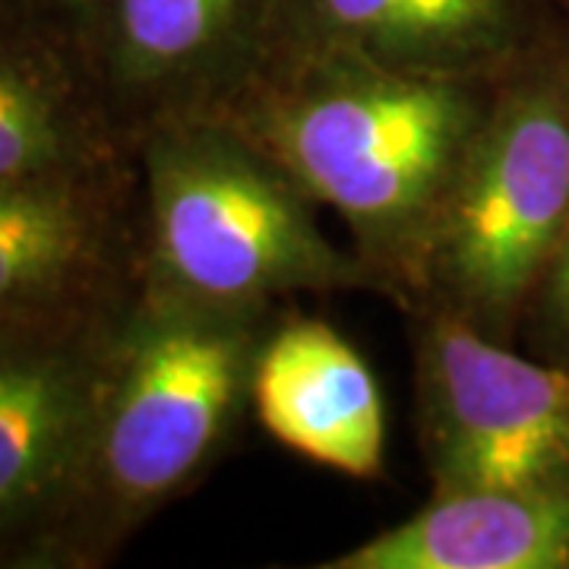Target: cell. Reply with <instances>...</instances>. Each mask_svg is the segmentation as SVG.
I'll return each mask as SVG.
<instances>
[{"label":"cell","instance_id":"1","mask_svg":"<svg viewBox=\"0 0 569 569\" xmlns=\"http://www.w3.org/2000/svg\"><path fill=\"white\" fill-rule=\"evenodd\" d=\"M493 80L406 73L351 54H276L222 118L346 224L377 295L408 305Z\"/></svg>","mask_w":569,"mask_h":569},{"label":"cell","instance_id":"2","mask_svg":"<svg viewBox=\"0 0 569 569\" xmlns=\"http://www.w3.org/2000/svg\"><path fill=\"white\" fill-rule=\"evenodd\" d=\"M279 310H206L142 284L130 295L104 336L67 507L32 569L108 567L203 485L250 418L253 361Z\"/></svg>","mask_w":569,"mask_h":569},{"label":"cell","instance_id":"3","mask_svg":"<svg viewBox=\"0 0 569 569\" xmlns=\"http://www.w3.org/2000/svg\"><path fill=\"white\" fill-rule=\"evenodd\" d=\"M140 284L181 305L266 313L298 295L373 291L282 164L222 114L164 118L137 142Z\"/></svg>","mask_w":569,"mask_h":569},{"label":"cell","instance_id":"4","mask_svg":"<svg viewBox=\"0 0 569 569\" xmlns=\"http://www.w3.org/2000/svg\"><path fill=\"white\" fill-rule=\"evenodd\" d=\"M569 222V20L497 73L408 298L519 346L529 295Z\"/></svg>","mask_w":569,"mask_h":569},{"label":"cell","instance_id":"5","mask_svg":"<svg viewBox=\"0 0 569 569\" xmlns=\"http://www.w3.org/2000/svg\"><path fill=\"white\" fill-rule=\"evenodd\" d=\"M402 313L430 493L569 475V367L490 339L440 307Z\"/></svg>","mask_w":569,"mask_h":569},{"label":"cell","instance_id":"6","mask_svg":"<svg viewBox=\"0 0 569 569\" xmlns=\"http://www.w3.org/2000/svg\"><path fill=\"white\" fill-rule=\"evenodd\" d=\"M140 276L137 152L102 171L0 181V332L99 320Z\"/></svg>","mask_w":569,"mask_h":569},{"label":"cell","instance_id":"7","mask_svg":"<svg viewBox=\"0 0 569 569\" xmlns=\"http://www.w3.org/2000/svg\"><path fill=\"white\" fill-rule=\"evenodd\" d=\"M288 0H99L80 58L121 133L164 118L224 114L282 26Z\"/></svg>","mask_w":569,"mask_h":569},{"label":"cell","instance_id":"8","mask_svg":"<svg viewBox=\"0 0 569 569\" xmlns=\"http://www.w3.org/2000/svg\"><path fill=\"white\" fill-rule=\"evenodd\" d=\"M114 313L0 332V569H32L67 507Z\"/></svg>","mask_w":569,"mask_h":569},{"label":"cell","instance_id":"9","mask_svg":"<svg viewBox=\"0 0 569 569\" xmlns=\"http://www.w3.org/2000/svg\"><path fill=\"white\" fill-rule=\"evenodd\" d=\"M563 20L548 0H288L269 61L329 51L406 73L490 80Z\"/></svg>","mask_w":569,"mask_h":569},{"label":"cell","instance_id":"10","mask_svg":"<svg viewBox=\"0 0 569 569\" xmlns=\"http://www.w3.org/2000/svg\"><path fill=\"white\" fill-rule=\"evenodd\" d=\"M250 418L279 447L351 481L387 478V399L367 358L336 326L282 307L266 329Z\"/></svg>","mask_w":569,"mask_h":569},{"label":"cell","instance_id":"11","mask_svg":"<svg viewBox=\"0 0 569 569\" xmlns=\"http://www.w3.org/2000/svg\"><path fill=\"white\" fill-rule=\"evenodd\" d=\"M317 569H569V475L430 493L408 519Z\"/></svg>","mask_w":569,"mask_h":569},{"label":"cell","instance_id":"12","mask_svg":"<svg viewBox=\"0 0 569 569\" xmlns=\"http://www.w3.org/2000/svg\"><path fill=\"white\" fill-rule=\"evenodd\" d=\"M133 159L73 48L0 13V181L102 171Z\"/></svg>","mask_w":569,"mask_h":569},{"label":"cell","instance_id":"13","mask_svg":"<svg viewBox=\"0 0 569 569\" xmlns=\"http://www.w3.org/2000/svg\"><path fill=\"white\" fill-rule=\"evenodd\" d=\"M519 346L545 361L569 367V222L531 288Z\"/></svg>","mask_w":569,"mask_h":569},{"label":"cell","instance_id":"14","mask_svg":"<svg viewBox=\"0 0 569 569\" xmlns=\"http://www.w3.org/2000/svg\"><path fill=\"white\" fill-rule=\"evenodd\" d=\"M99 0H0V13L61 41L80 54V41L92 22ZM82 61V58H80Z\"/></svg>","mask_w":569,"mask_h":569},{"label":"cell","instance_id":"15","mask_svg":"<svg viewBox=\"0 0 569 569\" xmlns=\"http://www.w3.org/2000/svg\"><path fill=\"white\" fill-rule=\"evenodd\" d=\"M548 3L550 7H557V10H560V13L569 20V0H548Z\"/></svg>","mask_w":569,"mask_h":569}]
</instances>
